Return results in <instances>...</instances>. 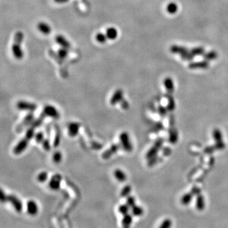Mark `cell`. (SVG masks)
I'll return each instance as SVG.
<instances>
[{"label": "cell", "mask_w": 228, "mask_h": 228, "mask_svg": "<svg viewBox=\"0 0 228 228\" xmlns=\"http://www.w3.org/2000/svg\"><path fill=\"white\" fill-rule=\"evenodd\" d=\"M24 34L22 31H17L13 37V43L12 46V53L17 60H22L24 58V53L22 48V44Z\"/></svg>", "instance_id": "cell-1"}, {"label": "cell", "mask_w": 228, "mask_h": 228, "mask_svg": "<svg viewBox=\"0 0 228 228\" xmlns=\"http://www.w3.org/2000/svg\"><path fill=\"white\" fill-rule=\"evenodd\" d=\"M158 113H159V114H160V115H162V116H164V115H166L167 112V108H165L164 107L161 106V105H160V106L158 107Z\"/></svg>", "instance_id": "cell-43"}, {"label": "cell", "mask_w": 228, "mask_h": 228, "mask_svg": "<svg viewBox=\"0 0 228 228\" xmlns=\"http://www.w3.org/2000/svg\"><path fill=\"white\" fill-rule=\"evenodd\" d=\"M34 136V128L32 127H31L27 131L26 134V136L27 139H29V140L32 139V138Z\"/></svg>", "instance_id": "cell-41"}, {"label": "cell", "mask_w": 228, "mask_h": 228, "mask_svg": "<svg viewBox=\"0 0 228 228\" xmlns=\"http://www.w3.org/2000/svg\"><path fill=\"white\" fill-rule=\"evenodd\" d=\"M105 34L108 39L109 40H115L119 35L118 30L115 27H109L107 29Z\"/></svg>", "instance_id": "cell-15"}, {"label": "cell", "mask_w": 228, "mask_h": 228, "mask_svg": "<svg viewBox=\"0 0 228 228\" xmlns=\"http://www.w3.org/2000/svg\"><path fill=\"white\" fill-rule=\"evenodd\" d=\"M69 50L67 48L60 47V48H59L57 51L58 56L61 60H65V58H67L69 56Z\"/></svg>", "instance_id": "cell-24"}, {"label": "cell", "mask_w": 228, "mask_h": 228, "mask_svg": "<svg viewBox=\"0 0 228 228\" xmlns=\"http://www.w3.org/2000/svg\"><path fill=\"white\" fill-rule=\"evenodd\" d=\"M166 11L169 14H175L178 11V5L174 2H171L166 7Z\"/></svg>", "instance_id": "cell-26"}, {"label": "cell", "mask_w": 228, "mask_h": 228, "mask_svg": "<svg viewBox=\"0 0 228 228\" xmlns=\"http://www.w3.org/2000/svg\"><path fill=\"white\" fill-rule=\"evenodd\" d=\"M115 177L120 182L125 181L127 179V176L124 172L120 169H115L114 171Z\"/></svg>", "instance_id": "cell-23"}, {"label": "cell", "mask_w": 228, "mask_h": 228, "mask_svg": "<svg viewBox=\"0 0 228 228\" xmlns=\"http://www.w3.org/2000/svg\"><path fill=\"white\" fill-rule=\"evenodd\" d=\"M130 207L127 204H123L119 206V212L120 214L125 216L128 214H129Z\"/></svg>", "instance_id": "cell-33"}, {"label": "cell", "mask_w": 228, "mask_h": 228, "mask_svg": "<svg viewBox=\"0 0 228 228\" xmlns=\"http://www.w3.org/2000/svg\"><path fill=\"white\" fill-rule=\"evenodd\" d=\"M132 222H133V216L131 214H128L125 216H124L121 224L123 228H130Z\"/></svg>", "instance_id": "cell-19"}, {"label": "cell", "mask_w": 228, "mask_h": 228, "mask_svg": "<svg viewBox=\"0 0 228 228\" xmlns=\"http://www.w3.org/2000/svg\"><path fill=\"white\" fill-rule=\"evenodd\" d=\"M121 105H122V107L124 109H127L129 107V105H128V101L124 100V99L121 101Z\"/></svg>", "instance_id": "cell-46"}, {"label": "cell", "mask_w": 228, "mask_h": 228, "mask_svg": "<svg viewBox=\"0 0 228 228\" xmlns=\"http://www.w3.org/2000/svg\"><path fill=\"white\" fill-rule=\"evenodd\" d=\"M194 196L193 193L191 192L184 194L181 198V203L183 205H189Z\"/></svg>", "instance_id": "cell-20"}, {"label": "cell", "mask_w": 228, "mask_h": 228, "mask_svg": "<svg viewBox=\"0 0 228 228\" xmlns=\"http://www.w3.org/2000/svg\"><path fill=\"white\" fill-rule=\"evenodd\" d=\"M169 142L171 144H176L178 141V132L175 129H172L169 131Z\"/></svg>", "instance_id": "cell-25"}, {"label": "cell", "mask_w": 228, "mask_h": 228, "mask_svg": "<svg viewBox=\"0 0 228 228\" xmlns=\"http://www.w3.org/2000/svg\"><path fill=\"white\" fill-rule=\"evenodd\" d=\"M131 212H132V214L133 216L139 217L143 214L144 210L141 206H139L138 205H134L131 208Z\"/></svg>", "instance_id": "cell-27"}, {"label": "cell", "mask_w": 228, "mask_h": 228, "mask_svg": "<svg viewBox=\"0 0 228 228\" xmlns=\"http://www.w3.org/2000/svg\"><path fill=\"white\" fill-rule=\"evenodd\" d=\"M163 85L165 88L169 93H173L174 90V83L173 79L171 77H166L163 80Z\"/></svg>", "instance_id": "cell-18"}, {"label": "cell", "mask_w": 228, "mask_h": 228, "mask_svg": "<svg viewBox=\"0 0 228 228\" xmlns=\"http://www.w3.org/2000/svg\"><path fill=\"white\" fill-rule=\"evenodd\" d=\"M225 147V144L224 143L223 141L221 142H219V143H216L215 144L214 148L218 150H222Z\"/></svg>", "instance_id": "cell-44"}, {"label": "cell", "mask_w": 228, "mask_h": 228, "mask_svg": "<svg viewBox=\"0 0 228 228\" xmlns=\"http://www.w3.org/2000/svg\"><path fill=\"white\" fill-rule=\"evenodd\" d=\"M212 136L214 139L215 140L216 143H219L223 141H222V134L220 129H215L212 131Z\"/></svg>", "instance_id": "cell-28"}, {"label": "cell", "mask_w": 228, "mask_h": 228, "mask_svg": "<svg viewBox=\"0 0 228 228\" xmlns=\"http://www.w3.org/2000/svg\"><path fill=\"white\" fill-rule=\"evenodd\" d=\"M195 205H196V208L198 211H202L205 209V201L203 195H202L201 194L196 195Z\"/></svg>", "instance_id": "cell-16"}, {"label": "cell", "mask_w": 228, "mask_h": 228, "mask_svg": "<svg viewBox=\"0 0 228 228\" xmlns=\"http://www.w3.org/2000/svg\"><path fill=\"white\" fill-rule=\"evenodd\" d=\"M203 57L205 60L209 61L210 60H215L217 57V53L214 51H212L207 53H205L203 55Z\"/></svg>", "instance_id": "cell-31"}, {"label": "cell", "mask_w": 228, "mask_h": 228, "mask_svg": "<svg viewBox=\"0 0 228 228\" xmlns=\"http://www.w3.org/2000/svg\"><path fill=\"white\" fill-rule=\"evenodd\" d=\"M69 0H54V2L58 4H64L67 3Z\"/></svg>", "instance_id": "cell-48"}, {"label": "cell", "mask_w": 228, "mask_h": 228, "mask_svg": "<svg viewBox=\"0 0 228 228\" xmlns=\"http://www.w3.org/2000/svg\"><path fill=\"white\" fill-rule=\"evenodd\" d=\"M131 190H132V188L131 187V186H129V185L125 186L122 189V190L120 192V196L122 197H124V198L129 196V195Z\"/></svg>", "instance_id": "cell-30"}, {"label": "cell", "mask_w": 228, "mask_h": 228, "mask_svg": "<svg viewBox=\"0 0 228 228\" xmlns=\"http://www.w3.org/2000/svg\"><path fill=\"white\" fill-rule=\"evenodd\" d=\"M46 117H49L55 119L60 118V114L57 109L52 105H46L45 107L43 112Z\"/></svg>", "instance_id": "cell-6"}, {"label": "cell", "mask_w": 228, "mask_h": 228, "mask_svg": "<svg viewBox=\"0 0 228 228\" xmlns=\"http://www.w3.org/2000/svg\"><path fill=\"white\" fill-rule=\"evenodd\" d=\"M171 51L173 53H178L181 56V55L185 54L186 53H187L188 51V50L185 47L174 45L171 47Z\"/></svg>", "instance_id": "cell-21"}, {"label": "cell", "mask_w": 228, "mask_h": 228, "mask_svg": "<svg viewBox=\"0 0 228 228\" xmlns=\"http://www.w3.org/2000/svg\"><path fill=\"white\" fill-rule=\"evenodd\" d=\"M38 31L44 35H49L51 32V26L45 22H39L37 25Z\"/></svg>", "instance_id": "cell-12"}, {"label": "cell", "mask_w": 228, "mask_h": 228, "mask_svg": "<svg viewBox=\"0 0 228 228\" xmlns=\"http://www.w3.org/2000/svg\"><path fill=\"white\" fill-rule=\"evenodd\" d=\"M209 62L208 61L205 60L203 61L198 62H192L189 65V68L192 69H206L209 67Z\"/></svg>", "instance_id": "cell-17"}, {"label": "cell", "mask_w": 228, "mask_h": 228, "mask_svg": "<svg viewBox=\"0 0 228 228\" xmlns=\"http://www.w3.org/2000/svg\"><path fill=\"white\" fill-rule=\"evenodd\" d=\"M80 128L79 124L77 122H72L69 126V134L71 137H75L79 133Z\"/></svg>", "instance_id": "cell-14"}, {"label": "cell", "mask_w": 228, "mask_h": 228, "mask_svg": "<svg viewBox=\"0 0 228 228\" xmlns=\"http://www.w3.org/2000/svg\"><path fill=\"white\" fill-rule=\"evenodd\" d=\"M17 108L22 110H27L29 112H33L37 109V105L35 103L27 102L24 101H20L17 103Z\"/></svg>", "instance_id": "cell-7"}, {"label": "cell", "mask_w": 228, "mask_h": 228, "mask_svg": "<svg viewBox=\"0 0 228 228\" xmlns=\"http://www.w3.org/2000/svg\"><path fill=\"white\" fill-rule=\"evenodd\" d=\"M163 143V139L158 138L155 142L153 146L149 149L146 154V158L150 160L155 157H156L157 154L158 153L160 150L161 149Z\"/></svg>", "instance_id": "cell-3"}, {"label": "cell", "mask_w": 228, "mask_h": 228, "mask_svg": "<svg viewBox=\"0 0 228 228\" xmlns=\"http://www.w3.org/2000/svg\"><path fill=\"white\" fill-rule=\"evenodd\" d=\"M60 136L57 135L56 137H55V141H54V147H56L60 143Z\"/></svg>", "instance_id": "cell-47"}, {"label": "cell", "mask_w": 228, "mask_h": 228, "mask_svg": "<svg viewBox=\"0 0 228 228\" xmlns=\"http://www.w3.org/2000/svg\"><path fill=\"white\" fill-rule=\"evenodd\" d=\"M120 141L122 148L127 152H131L133 150V144L131 142L128 133L123 132L119 136Z\"/></svg>", "instance_id": "cell-2"}, {"label": "cell", "mask_w": 228, "mask_h": 228, "mask_svg": "<svg viewBox=\"0 0 228 228\" xmlns=\"http://www.w3.org/2000/svg\"><path fill=\"white\" fill-rule=\"evenodd\" d=\"M61 176L60 174H55L52 176L49 182L50 188L53 190H57L60 188Z\"/></svg>", "instance_id": "cell-10"}, {"label": "cell", "mask_w": 228, "mask_h": 228, "mask_svg": "<svg viewBox=\"0 0 228 228\" xmlns=\"http://www.w3.org/2000/svg\"><path fill=\"white\" fill-rule=\"evenodd\" d=\"M56 43L61 48H67L69 50L71 48V44L69 40L63 35L58 34L55 37Z\"/></svg>", "instance_id": "cell-8"}, {"label": "cell", "mask_w": 228, "mask_h": 228, "mask_svg": "<svg viewBox=\"0 0 228 228\" xmlns=\"http://www.w3.org/2000/svg\"><path fill=\"white\" fill-rule=\"evenodd\" d=\"M172 226V221L170 219H165L160 225L159 228H171Z\"/></svg>", "instance_id": "cell-37"}, {"label": "cell", "mask_w": 228, "mask_h": 228, "mask_svg": "<svg viewBox=\"0 0 228 228\" xmlns=\"http://www.w3.org/2000/svg\"><path fill=\"white\" fill-rule=\"evenodd\" d=\"M35 140L37 143H43L44 141V134L41 131L36 133L35 135Z\"/></svg>", "instance_id": "cell-40"}, {"label": "cell", "mask_w": 228, "mask_h": 228, "mask_svg": "<svg viewBox=\"0 0 228 228\" xmlns=\"http://www.w3.org/2000/svg\"><path fill=\"white\" fill-rule=\"evenodd\" d=\"M95 40L99 44H105L107 41L108 38L105 33L99 32L95 35Z\"/></svg>", "instance_id": "cell-22"}, {"label": "cell", "mask_w": 228, "mask_h": 228, "mask_svg": "<svg viewBox=\"0 0 228 228\" xmlns=\"http://www.w3.org/2000/svg\"><path fill=\"white\" fill-rule=\"evenodd\" d=\"M8 201L10 202V203L14 207L15 210L17 212H20L23 209V204L22 201H20L16 196L13 195H10L8 196Z\"/></svg>", "instance_id": "cell-5"}, {"label": "cell", "mask_w": 228, "mask_h": 228, "mask_svg": "<svg viewBox=\"0 0 228 228\" xmlns=\"http://www.w3.org/2000/svg\"><path fill=\"white\" fill-rule=\"evenodd\" d=\"M126 204L130 207V208H132L133 206L136 205V200L134 197L133 196H128L126 200Z\"/></svg>", "instance_id": "cell-39"}, {"label": "cell", "mask_w": 228, "mask_h": 228, "mask_svg": "<svg viewBox=\"0 0 228 228\" xmlns=\"http://www.w3.org/2000/svg\"><path fill=\"white\" fill-rule=\"evenodd\" d=\"M43 148L46 151H49L51 149L50 142L48 139H44V141H43Z\"/></svg>", "instance_id": "cell-42"}, {"label": "cell", "mask_w": 228, "mask_h": 228, "mask_svg": "<svg viewBox=\"0 0 228 228\" xmlns=\"http://www.w3.org/2000/svg\"><path fill=\"white\" fill-rule=\"evenodd\" d=\"M176 108V104H175V101L173 98L170 97L168 99V104L167 106V110L169 111H173Z\"/></svg>", "instance_id": "cell-35"}, {"label": "cell", "mask_w": 228, "mask_h": 228, "mask_svg": "<svg viewBox=\"0 0 228 228\" xmlns=\"http://www.w3.org/2000/svg\"><path fill=\"white\" fill-rule=\"evenodd\" d=\"M46 117V116L43 113H42V114H41V115H40V117L37 119H36L34 122H32V123L31 124V127H32L34 128L39 127L40 125H41V124L43 123L44 119Z\"/></svg>", "instance_id": "cell-29"}, {"label": "cell", "mask_w": 228, "mask_h": 228, "mask_svg": "<svg viewBox=\"0 0 228 228\" xmlns=\"http://www.w3.org/2000/svg\"><path fill=\"white\" fill-rule=\"evenodd\" d=\"M37 180L40 182H45L48 179V173L46 172H42L38 174Z\"/></svg>", "instance_id": "cell-38"}, {"label": "cell", "mask_w": 228, "mask_h": 228, "mask_svg": "<svg viewBox=\"0 0 228 228\" xmlns=\"http://www.w3.org/2000/svg\"><path fill=\"white\" fill-rule=\"evenodd\" d=\"M120 148V145L118 144H114L110 147L109 149L103 152L101 157L104 160L109 159L112 155H114Z\"/></svg>", "instance_id": "cell-9"}, {"label": "cell", "mask_w": 228, "mask_h": 228, "mask_svg": "<svg viewBox=\"0 0 228 228\" xmlns=\"http://www.w3.org/2000/svg\"><path fill=\"white\" fill-rule=\"evenodd\" d=\"M33 119H34V115H33L32 114H27L26 116V117L24 119V120L22 121L23 122H22V124L21 125V126H25L29 125V124L32 123Z\"/></svg>", "instance_id": "cell-34"}, {"label": "cell", "mask_w": 228, "mask_h": 228, "mask_svg": "<svg viewBox=\"0 0 228 228\" xmlns=\"http://www.w3.org/2000/svg\"><path fill=\"white\" fill-rule=\"evenodd\" d=\"M38 206L34 200H29L27 203V211L29 215L36 216L38 212Z\"/></svg>", "instance_id": "cell-13"}, {"label": "cell", "mask_w": 228, "mask_h": 228, "mask_svg": "<svg viewBox=\"0 0 228 228\" xmlns=\"http://www.w3.org/2000/svg\"><path fill=\"white\" fill-rule=\"evenodd\" d=\"M0 198H1V201L3 203L7 201H8V196L5 195L4 192L3 190L1 191V193H0Z\"/></svg>", "instance_id": "cell-45"}, {"label": "cell", "mask_w": 228, "mask_h": 228, "mask_svg": "<svg viewBox=\"0 0 228 228\" xmlns=\"http://www.w3.org/2000/svg\"><path fill=\"white\" fill-rule=\"evenodd\" d=\"M62 160V154L61 152H55L53 155V160L55 163H59Z\"/></svg>", "instance_id": "cell-36"}, {"label": "cell", "mask_w": 228, "mask_h": 228, "mask_svg": "<svg viewBox=\"0 0 228 228\" xmlns=\"http://www.w3.org/2000/svg\"><path fill=\"white\" fill-rule=\"evenodd\" d=\"M123 96L124 93L122 90L119 89L116 90L110 99V104L112 105H115L117 103H120L121 101L123 99Z\"/></svg>", "instance_id": "cell-11"}, {"label": "cell", "mask_w": 228, "mask_h": 228, "mask_svg": "<svg viewBox=\"0 0 228 228\" xmlns=\"http://www.w3.org/2000/svg\"><path fill=\"white\" fill-rule=\"evenodd\" d=\"M192 54L195 56L199 55H203L205 54V50L202 47H196L192 49L190 51Z\"/></svg>", "instance_id": "cell-32"}, {"label": "cell", "mask_w": 228, "mask_h": 228, "mask_svg": "<svg viewBox=\"0 0 228 228\" xmlns=\"http://www.w3.org/2000/svg\"><path fill=\"white\" fill-rule=\"evenodd\" d=\"M29 141L30 140L27 139L26 137L20 140L13 149L14 154L19 155L20 153H22L26 149Z\"/></svg>", "instance_id": "cell-4"}]
</instances>
